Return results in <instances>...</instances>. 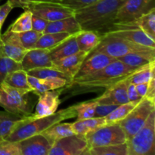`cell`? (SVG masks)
<instances>
[{
  "label": "cell",
  "mask_w": 155,
  "mask_h": 155,
  "mask_svg": "<svg viewBox=\"0 0 155 155\" xmlns=\"http://www.w3.org/2000/svg\"><path fill=\"white\" fill-rule=\"evenodd\" d=\"M145 97L155 101V76L152 77V78L148 82V89Z\"/></svg>",
  "instance_id": "45"
},
{
  "label": "cell",
  "mask_w": 155,
  "mask_h": 155,
  "mask_svg": "<svg viewBox=\"0 0 155 155\" xmlns=\"http://www.w3.org/2000/svg\"><path fill=\"white\" fill-rule=\"evenodd\" d=\"M116 59L101 52L89 53L82 63L74 79L81 78L91 75L111 63ZM73 79V80H74Z\"/></svg>",
  "instance_id": "16"
},
{
  "label": "cell",
  "mask_w": 155,
  "mask_h": 155,
  "mask_svg": "<svg viewBox=\"0 0 155 155\" xmlns=\"http://www.w3.org/2000/svg\"><path fill=\"white\" fill-rule=\"evenodd\" d=\"M80 31H82L81 27L74 15L58 21L48 22L43 33H67L72 35L77 34Z\"/></svg>",
  "instance_id": "21"
},
{
  "label": "cell",
  "mask_w": 155,
  "mask_h": 155,
  "mask_svg": "<svg viewBox=\"0 0 155 155\" xmlns=\"http://www.w3.org/2000/svg\"><path fill=\"white\" fill-rule=\"evenodd\" d=\"M127 155H154L155 154V110L147 120L130 139L127 141Z\"/></svg>",
  "instance_id": "6"
},
{
  "label": "cell",
  "mask_w": 155,
  "mask_h": 155,
  "mask_svg": "<svg viewBox=\"0 0 155 155\" xmlns=\"http://www.w3.org/2000/svg\"><path fill=\"white\" fill-rule=\"evenodd\" d=\"M117 59L128 66L134 68H139L150 62L154 61H155V57L141 53L132 52Z\"/></svg>",
  "instance_id": "33"
},
{
  "label": "cell",
  "mask_w": 155,
  "mask_h": 155,
  "mask_svg": "<svg viewBox=\"0 0 155 155\" xmlns=\"http://www.w3.org/2000/svg\"><path fill=\"white\" fill-rule=\"evenodd\" d=\"M155 110V101L143 97L133 110L118 124L124 130L127 141L144 125L150 114Z\"/></svg>",
  "instance_id": "7"
},
{
  "label": "cell",
  "mask_w": 155,
  "mask_h": 155,
  "mask_svg": "<svg viewBox=\"0 0 155 155\" xmlns=\"http://www.w3.org/2000/svg\"><path fill=\"white\" fill-rule=\"evenodd\" d=\"M64 91V87L54 90L46 91L39 95L38 102L34 113L32 114L33 118H39L49 116L58 110L61 104L60 95Z\"/></svg>",
  "instance_id": "14"
},
{
  "label": "cell",
  "mask_w": 155,
  "mask_h": 155,
  "mask_svg": "<svg viewBox=\"0 0 155 155\" xmlns=\"http://www.w3.org/2000/svg\"><path fill=\"white\" fill-rule=\"evenodd\" d=\"M8 29L14 33H22L32 30L31 12L27 9H24V13L21 14Z\"/></svg>",
  "instance_id": "34"
},
{
  "label": "cell",
  "mask_w": 155,
  "mask_h": 155,
  "mask_svg": "<svg viewBox=\"0 0 155 155\" xmlns=\"http://www.w3.org/2000/svg\"><path fill=\"white\" fill-rule=\"evenodd\" d=\"M126 0H98L91 5L74 12L82 30H93L100 35L114 23L118 10Z\"/></svg>",
  "instance_id": "2"
},
{
  "label": "cell",
  "mask_w": 155,
  "mask_h": 155,
  "mask_svg": "<svg viewBox=\"0 0 155 155\" xmlns=\"http://www.w3.org/2000/svg\"><path fill=\"white\" fill-rule=\"evenodd\" d=\"M137 69L116 59L105 68L91 75L72 80L64 87V91H66L69 96H75L107 89L130 77Z\"/></svg>",
  "instance_id": "1"
},
{
  "label": "cell",
  "mask_w": 155,
  "mask_h": 155,
  "mask_svg": "<svg viewBox=\"0 0 155 155\" xmlns=\"http://www.w3.org/2000/svg\"><path fill=\"white\" fill-rule=\"evenodd\" d=\"M22 70L27 72L35 68L52 67V60L50 58L48 49L32 48L28 50L21 61Z\"/></svg>",
  "instance_id": "19"
},
{
  "label": "cell",
  "mask_w": 155,
  "mask_h": 155,
  "mask_svg": "<svg viewBox=\"0 0 155 155\" xmlns=\"http://www.w3.org/2000/svg\"><path fill=\"white\" fill-rule=\"evenodd\" d=\"M71 36V34L67 33H42L36 42L34 48H44L50 50L58 45L60 42Z\"/></svg>",
  "instance_id": "27"
},
{
  "label": "cell",
  "mask_w": 155,
  "mask_h": 155,
  "mask_svg": "<svg viewBox=\"0 0 155 155\" xmlns=\"http://www.w3.org/2000/svg\"><path fill=\"white\" fill-rule=\"evenodd\" d=\"M139 101H128L117 106L109 114L104 117L107 124H116L124 120L133 110Z\"/></svg>",
  "instance_id": "31"
},
{
  "label": "cell",
  "mask_w": 155,
  "mask_h": 155,
  "mask_svg": "<svg viewBox=\"0 0 155 155\" xmlns=\"http://www.w3.org/2000/svg\"><path fill=\"white\" fill-rule=\"evenodd\" d=\"M31 0H7L12 8H25Z\"/></svg>",
  "instance_id": "46"
},
{
  "label": "cell",
  "mask_w": 155,
  "mask_h": 155,
  "mask_svg": "<svg viewBox=\"0 0 155 155\" xmlns=\"http://www.w3.org/2000/svg\"><path fill=\"white\" fill-rule=\"evenodd\" d=\"M130 83L129 77L118 82L114 86L105 89V92L98 98H94V101L98 104H112L120 105L128 102L127 87Z\"/></svg>",
  "instance_id": "15"
},
{
  "label": "cell",
  "mask_w": 155,
  "mask_h": 155,
  "mask_svg": "<svg viewBox=\"0 0 155 155\" xmlns=\"http://www.w3.org/2000/svg\"><path fill=\"white\" fill-rule=\"evenodd\" d=\"M1 139H1V138H0V140H1Z\"/></svg>",
  "instance_id": "49"
},
{
  "label": "cell",
  "mask_w": 155,
  "mask_h": 155,
  "mask_svg": "<svg viewBox=\"0 0 155 155\" xmlns=\"http://www.w3.org/2000/svg\"><path fill=\"white\" fill-rule=\"evenodd\" d=\"M27 51L20 42L18 33L8 29L0 36V52L5 57L21 63Z\"/></svg>",
  "instance_id": "13"
},
{
  "label": "cell",
  "mask_w": 155,
  "mask_h": 155,
  "mask_svg": "<svg viewBox=\"0 0 155 155\" xmlns=\"http://www.w3.org/2000/svg\"><path fill=\"white\" fill-rule=\"evenodd\" d=\"M148 86V83H139V84L136 85V91H137L138 94H139L142 98L145 97V95H146Z\"/></svg>",
  "instance_id": "47"
},
{
  "label": "cell",
  "mask_w": 155,
  "mask_h": 155,
  "mask_svg": "<svg viewBox=\"0 0 155 155\" xmlns=\"http://www.w3.org/2000/svg\"><path fill=\"white\" fill-rule=\"evenodd\" d=\"M13 8L11 6L8 2H6L5 4L0 5V36L2 35V28L3 24H4L5 21L7 18L8 14L12 12Z\"/></svg>",
  "instance_id": "43"
},
{
  "label": "cell",
  "mask_w": 155,
  "mask_h": 155,
  "mask_svg": "<svg viewBox=\"0 0 155 155\" xmlns=\"http://www.w3.org/2000/svg\"><path fill=\"white\" fill-rule=\"evenodd\" d=\"M118 105L112 104H97L94 117H104L110 113Z\"/></svg>",
  "instance_id": "42"
},
{
  "label": "cell",
  "mask_w": 155,
  "mask_h": 155,
  "mask_svg": "<svg viewBox=\"0 0 155 155\" xmlns=\"http://www.w3.org/2000/svg\"><path fill=\"white\" fill-rule=\"evenodd\" d=\"M154 76H155V61L138 68L129 77V80L130 83L136 85L148 83Z\"/></svg>",
  "instance_id": "30"
},
{
  "label": "cell",
  "mask_w": 155,
  "mask_h": 155,
  "mask_svg": "<svg viewBox=\"0 0 155 155\" xmlns=\"http://www.w3.org/2000/svg\"><path fill=\"white\" fill-rule=\"evenodd\" d=\"M127 142L118 145L95 147L89 148L86 155H127Z\"/></svg>",
  "instance_id": "32"
},
{
  "label": "cell",
  "mask_w": 155,
  "mask_h": 155,
  "mask_svg": "<svg viewBox=\"0 0 155 155\" xmlns=\"http://www.w3.org/2000/svg\"><path fill=\"white\" fill-rule=\"evenodd\" d=\"M87 55V52L79 51L78 52L67 57L53 60L52 67L65 74L71 81L74 78L82 63Z\"/></svg>",
  "instance_id": "17"
},
{
  "label": "cell",
  "mask_w": 155,
  "mask_h": 155,
  "mask_svg": "<svg viewBox=\"0 0 155 155\" xmlns=\"http://www.w3.org/2000/svg\"><path fill=\"white\" fill-rule=\"evenodd\" d=\"M127 95L130 101H139L142 98L136 91V85L131 83H129L127 87Z\"/></svg>",
  "instance_id": "44"
},
{
  "label": "cell",
  "mask_w": 155,
  "mask_h": 155,
  "mask_svg": "<svg viewBox=\"0 0 155 155\" xmlns=\"http://www.w3.org/2000/svg\"><path fill=\"white\" fill-rule=\"evenodd\" d=\"M144 33L155 40V8H152L134 22Z\"/></svg>",
  "instance_id": "29"
},
{
  "label": "cell",
  "mask_w": 155,
  "mask_h": 155,
  "mask_svg": "<svg viewBox=\"0 0 155 155\" xmlns=\"http://www.w3.org/2000/svg\"><path fill=\"white\" fill-rule=\"evenodd\" d=\"M85 138L89 148L127 142L125 133L118 123L102 126L86 134Z\"/></svg>",
  "instance_id": "8"
},
{
  "label": "cell",
  "mask_w": 155,
  "mask_h": 155,
  "mask_svg": "<svg viewBox=\"0 0 155 155\" xmlns=\"http://www.w3.org/2000/svg\"><path fill=\"white\" fill-rule=\"evenodd\" d=\"M154 6V0H126L118 10L114 23H132Z\"/></svg>",
  "instance_id": "12"
},
{
  "label": "cell",
  "mask_w": 155,
  "mask_h": 155,
  "mask_svg": "<svg viewBox=\"0 0 155 155\" xmlns=\"http://www.w3.org/2000/svg\"><path fill=\"white\" fill-rule=\"evenodd\" d=\"M22 118V117L7 110H0V138L5 139L12 133L17 123Z\"/></svg>",
  "instance_id": "28"
},
{
  "label": "cell",
  "mask_w": 155,
  "mask_h": 155,
  "mask_svg": "<svg viewBox=\"0 0 155 155\" xmlns=\"http://www.w3.org/2000/svg\"><path fill=\"white\" fill-rule=\"evenodd\" d=\"M30 93L2 82L0 84V106L5 110L22 117L30 116L33 110V102Z\"/></svg>",
  "instance_id": "5"
},
{
  "label": "cell",
  "mask_w": 155,
  "mask_h": 155,
  "mask_svg": "<svg viewBox=\"0 0 155 155\" xmlns=\"http://www.w3.org/2000/svg\"><path fill=\"white\" fill-rule=\"evenodd\" d=\"M46 1H51L75 12L91 5L98 0H46Z\"/></svg>",
  "instance_id": "39"
},
{
  "label": "cell",
  "mask_w": 155,
  "mask_h": 155,
  "mask_svg": "<svg viewBox=\"0 0 155 155\" xmlns=\"http://www.w3.org/2000/svg\"><path fill=\"white\" fill-rule=\"evenodd\" d=\"M24 9L33 15L46 20L48 22L74 16V12L51 1H30Z\"/></svg>",
  "instance_id": "10"
},
{
  "label": "cell",
  "mask_w": 155,
  "mask_h": 155,
  "mask_svg": "<svg viewBox=\"0 0 155 155\" xmlns=\"http://www.w3.org/2000/svg\"><path fill=\"white\" fill-rule=\"evenodd\" d=\"M48 24L46 20L32 14V30L43 33Z\"/></svg>",
  "instance_id": "41"
},
{
  "label": "cell",
  "mask_w": 155,
  "mask_h": 155,
  "mask_svg": "<svg viewBox=\"0 0 155 155\" xmlns=\"http://www.w3.org/2000/svg\"><path fill=\"white\" fill-rule=\"evenodd\" d=\"M97 104H98L96 101L92 99L91 101H85V102H81L73 105L77 113V116H76L77 120L94 117Z\"/></svg>",
  "instance_id": "35"
},
{
  "label": "cell",
  "mask_w": 155,
  "mask_h": 155,
  "mask_svg": "<svg viewBox=\"0 0 155 155\" xmlns=\"http://www.w3.org/2000/svg\"><path fill=\"white\" fill-rule=\"evenodd\" d=\"M100 36L101 39L98 45L89 53L101 52L115 59L132 52L155 57V48L134 43L110 33H104Z\"/></svg>",
  "instance_id": "4"
},
{
  "label": "cell",
  "mask_w": 155,
  "mask_h": 155,
  "mask_svg": "<svg viewBox=\"0 0 155 155\" xmlns=\"http://www.w3.org/2000/svg\"><path fill=\"white\" fill-rule=\"evenodd\" d=\"M0 155H21L18 142H11L6 139L0 140Z\"/></svg>",
  "instance_id": "40"
},
{
  "label": "cell",
  "mask_w": 155,
  "mask_h": 155,
  "mask_svg": "<svg viewBox=\"0 0 155 155\" xmlns=\"http://www.w3.org/2000/svg\"><path fill=\"white\" fill-rule=\"evenodd\" d=\"M27 74L30 76L37 77L39 79H45L48 77H61L64 78L68 80V82H71V80L67 77L65 74L61 73V71H58L53 67H44V68H35V69L30 70L27 71Z\"/></svg>",
  "instance_id": "36"
},
{
  "label": "cell",
  "mask_w": 155,
  "mask_h": 155,
  "mask_svg": "<svg viewBox=\"0 0 155 155\" xmlns=\"http://www.w3.org/2000/svg\"><path fill=\"white\" fill-rule=\"evenodd\" d=\"M40 134H42L48 141L51 145H52L59 139L74 135V133L71 127V124H62L60 122L54 124Z\"/></svg>",
  "instance_id": "25"
},
{
  "label": "cell",
  "mask_w": 155,
  "mask_h": 155,
  "mask_svg": "<svg viewBox=\"0 0 155 155\" xmlns=\"http://www.w3.org/2000/svg\"><path fill=\"white\" fill-rule=\"evenodd\" d=\"M106 124H107L104 117H92L76 120L75 122L71 124V127L74 134L85 136L88 133Z\"/></svg>",
  "instance_id": "23"
},
{
  "label": "cell",
  "mask_w": 155,
  "mask_h": 155,
  "mask_svg": "<svg viewBox=\"0 0 155 155\" xmlns=\"http://www.w3.org/2000/svg\"><path fill=\"white\" fill-rule=\"evenodd\" d=\"M22 69L21 63L8 58L0 52V84L8 74L17 70Z\"/></svg>",
  "instance_id": "37"
},
{
  "label": "cell",
  "mask_w": 155,
  "mask_h": 155,
  "mask_svg": "<svg viewBox=\"0 0 155 155\" xmlns=\"http://www.w3.org/2000/svg\"><path fill=\"white\" fill-rule=\"evenodd\" d=\"M104 33H112L134 43L155 48L154 40L145 34L143 30L133 22L113 23Z\"/></svg>",
  "instance_id": "9"
},
{
  "label": "cell",
  "mask_w": 155,
  "mask_h": 155,
  "mask_svg": "<svg viewBox=\"0 0 155 155\" xmlns=\"http://www.w3.org/2000/svg\"><path fill=\"white\" fill-rule=\"evenodd\" d=\"M77 116L73 106L61 109L49 116L39 118H33L32 115L24 117L18 121L14 127L12 133L5 138L11 142H19L23 139L36 134H40L50 127L58 123L68 119L74 118Z\"/></svg>",
  "instance_id": "3"
},
{
  "label": "cell",
  "mask_w": 155,
  "mask_h": 155,
  "mask_svg": "<svg viewBox=\"0 0 155 155\" xmlns=\"http://www.w3.org/2000/svg\"><path fill=\"white\" fill-rule=\"evenodd\" d=\"M42 33L35 31L33 30L22 32V33H18L20 42L27 50H30L34 48L36 42L42 36Z\"/></svg>",
  "instance_id": "38"
},
{
  "label": "cell",
  "mask_w": 155,
  "mask_h": 155,
  "mask_svg": "<svg viewBox=\"0 0 155 155\" xmlns=\"http://www.w3.org/2000/svg\"><path fill=\"white\" fill-rule=\"evenodd\" d=\"M27 80L33 92L39 96L40 94L49 90L61 89L64 87L69 82L61 77H48L45 79H39L37 77L27 74Z\"/></svg>",
  "instance_id": "20"
},
{
  "label": "cell",
  "mask_w": 155,
  "mask_h": 155,
  "mask_svg": "<svg viewBox=\"0 0 155 155\" xmlns=\"http://www.w3.org/2000/svg\"><path fill=\"white\" fill-rule=\"evenodd\" d=\"M21 155H48L51 144L42 134H36L18 142Z\"/></svg>",
  "instance_id": "18"
},
{
  "label": "cell",
  "mask_w": 155,
  "mask_h": 155,
  "mask_svg": "<svg viewBox=\"0 0 155 155\" xmlns=\"http://www.w3.org/2000/svg\"><path fill=\"white\" fill-rule=\"evenodd\" d=\"M76 39L79 50L89 54L98 45L101 36L98 32L93 30H82L76 34Z\"/></svg>",
  "instance_id": "24"
},
{
  "label": "cell",
  "mask_w": 155,
  "mask_h": 155,
  "mask_svg": "<svg viewBox=\"0 0 155 155\" xmlns=\"http://www.w3.org/2000/svg\"><path fill=\"white\" fill-rule=\"evenodd\" d=\"M3 82L16 89L33 92L27 80V73L22 69L11 72L6 76Z\"/></svg>",
  "instance_id": "26"
},
{
  "label": "cell",
  "mask_w": 155,
  "mask_h": 155,
  "mask_svg": "<svg viewBox=\"0 0 155 155\" xmlns=\"http://www.w3.org/2000/svg\"><path fill=\"white\" fill-rule=\"evenodd\" d=\"M31 1H46V0H31Z\"/></svg>",
  "instance_id": "48"
},
{
  "label": "cell",
  "mask_w": 155,
  "mask_h": 155,
  "mask_svg": "<svg viewBox=\"0 0 155 155\" xmlns=\"http://www.w3.org/2000/svg\"><path fill=\"white\" fill-rule=\"evenodd\" d=\"M88 149L85 136L74 134L57 141L51 145L48 155H86Z\"/></svg>",
  "instance_id": "11"
},
{
  "label": "cell",
  "mask_w": 155,
  "mask_h": 155,
  "mask_svg": "<svg viewBox=\"0 0 155 155\" xmlns=\"http://www.w3.org/2000/svg\"><path fill=\"white\" fill-rule=\"evenodd\" d=\"M80 51L77 45L76 34H72L67 39L56 45L54 48L48 50V54L51 60L67 57Z\"/></svg>",
  "instance_id": "22"
}]
</instances>
